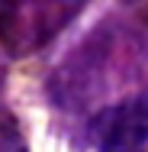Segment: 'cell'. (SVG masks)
<instances>
[{
	"label": "cell",
	"instance_id": "6da1fadb",
	"mask_svg": "<svg viewBox=\"0 0 148 152\" xmlns=\"http://www.w3.org/2000/svg\"><path fill=\"white\" fill-rule=\"evenodd\" d=\"M97 152H142L148 146V97H132L90 120Z\"/></svg>",
	"mask_w": 148,
	"mask_h": 152
}]
</instances>
